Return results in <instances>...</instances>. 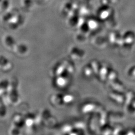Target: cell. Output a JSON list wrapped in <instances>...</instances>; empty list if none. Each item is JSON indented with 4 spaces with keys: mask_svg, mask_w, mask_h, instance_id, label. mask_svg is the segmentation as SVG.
Instances as JSON below:
<instances>
[{
    "mask_svg": "<svg viewBox=\"0 0 135 135\" xmlns=\"http://www.w3.org/2000/svg\"><path fill=\"white\" fill-rule=\"evenodd\" d=\"M13 68V65L7 59L0 56V69L5 71H10Z\"/></svg>",
    "mask_w": 135,
    "mask_h": 135,
    "instance_id": "2",
    "label": "cell"
},
{
    "mask_svg": "<svg viewBox=\"0 0 135 135\" xmlns=\"http://www.w3.org/2000/svg\"><path fill=\"white\" fill-rule=\"evenodd\" d=\"M4 43L7 48L15 53H19L20 48L21 47L17 45L14 40L11 37H7L5 38Z\"/></svg>",
    "mask_w": 135,
    "mask_h": 135,
    "instance_id": "1",
    "label": "cell"
},
{
    "mask_svg": "<svg viewBox=\"0 0 135 135\" xmlns=\"http://www.w3.org/2000/svg\"><path fill=\"white\" fill-rule=\"evenodd\" d=\"M9 83L7 81H5L0 83V96L4 95L5 92H7Z\"/></svg>",
    "mask_w": 135,
    "mask_h": 135,
    "instance_id": "3",
    "label": "cell"
}]
</instances>
